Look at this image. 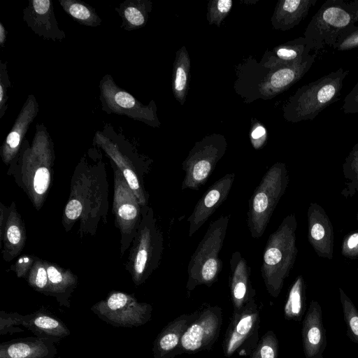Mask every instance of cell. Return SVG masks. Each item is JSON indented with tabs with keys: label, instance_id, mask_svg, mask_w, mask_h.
<instances>
[{
	"label": "cell",
	"instance_id": "19",
	"mask_svg": "<svg viewBox=\"0 0 358 358\" xmlns=\"http://www.w3.org/2000/svg\"><path fill=\"white\" fill-rule=\"evenodd\" d=\"M229 265L231 299L234 311H237L255 297V290L250 280V267L240 252L236 251L231 255Z\"/></svg>",
	"mask_w": 358,
	"mask_h": 358
},
{
	"label": "cell",
	"instance_id": "22",
	"mask_svg": "<svg viewBox=\"0 0 358 358\" xmlns=\"http://www.w3.org/2000/svg\"><path fill=\"white\" fill-rule=\"evenodd\" d=\"M24 222L14 202L8 208V217L0 240L3 244L2 255L5 261L15 258L23 249L26 241Z\"/></svg>",
	"mask_w": 358,
	"mask_h": 358
},
{
	"label": "cell",
	"instance_id": "37",
	"mask_svg": "<svg viewBox=\"0 0 358 358\" xmlns=\"http://www.w3.org/2000/svg\"><path fill=\"white\" fill-rule=\"evenodd\" d=\"M325 228L320 222H315L310 227V234L311 238L316 241L323 239L325 236Z\"/></svg>",
	"mask_w": 358,
	"mask_h": 358
},
{
	"label": "cell",
	"instance_id": "15",
	"mask_svg": "<svg viewBox=\"0 0 358 358\" xmlns=\"http://www.w3.org/2000/svg\"><path fill=\"white\" fill-rule=\"evenodd\" d=\"M234 179V173H227L215 181L203 194L187 218L189 237L193 236L227 199Z\"/></svg>",
	"mask_w": 358,
	"mask_h": 358
},
{
	"label": "cell",
	"instance_id": "33",
	"mask_svg": "<svg viewBox=\"0 0 358 358\" xmlns=\"http://www.w3.org/2000/svg\"><path fill=\"white\" fill-rule=\"evenodd\" d=\"M188 66L181 63L179 64L175 72L174 90L178 95L182 96L186 89L188 71Z\"/></svg>",
	"mask_w": 358,
	"mask_h": 358
},
{
	"label": "cell",
	"instance_id": "9",
	"mask_svg": "<svg viewBox=\"0 0 358 358\" xmlns=\"http://www.w3.org/2000/svg\"><path fill=\"white\" fill-rule=\"evenodd\" d=\"M101 175L94 171H80L74 173L71 194L64 208L63 224L66 231L78 220L87 221L93 212L99 209L95 206L96 199H101Z\"/></svg>",
	"mask_w": 358,
	"mask_h": 358
},
{
	"label": "cell",
	"instance_id": "40",
	"mask_svg": "<svg viewBox=\"0 0 358 358\" xmlns=\"http://www.w3.org/2000/svg\"><path fill=\"white\" fill-rule=\"evenodd\" d=\"M266 134L265 129L263 127H258L252 132V138L254 140L259 139L264 136Z\"/></svg>",
	"mask_w": 358,
	"mask_h": 358
},
{
	"label": "cell",
	"instance_id": "30",
	"mask_svg": "<svg viewBox=\"0 0 358 358\" xmlns=\"http://www.w3.org/2000/svg\"><path fill=\"white\" fill-rule=\"evenodd\" d=\"M301 279L299 278L292 287L287 303L285 313L287 317L297 316L301 308Z\"/></svg>",
	"mask_w": 358,
	"mask_h": 358
},
{
	"label": "cell",
	"instance_id": "1",
	"mask_svg": "<svg viewBox=\"0 0 358 358\" xmlns=\"http://www.w3.org/2000/svg\"><path fill=\"white\" fill-rule=\"evenodd\" d=\"M21 151L22 188L36 210L45 200L52 181L55 152L52 141L43 124H37L31 145L23 143Z\"/></svg>",
	"mask_w": 358,
	"mask_h": 358
},
{
	"label": "cell",
	"instance_id": "8",
	"mask_svg": "<svg viewBox=\"0 0 358 358\" xmlns=\"http://www.w3.org/2000/svg\"><path fill=\"white\" fill-rule=\"evenodd\" d=\"M114 194L113 212L121 234V255L129 248L142 219V206L127 184L122 172L113 163Z\"/></svg>",
	"mask_w": 358,
	"mask_h": 358
},
{
	"label": "cell",
	"instance_id": "24",
	"mask_svg": "<svg viewBox=\"0 0 358 358\" xmlns=\"http://www.w3.org/2000/svg\"><path fill=\"white\" fill-rule=\"evenodd\" d=\"M48 276V295L57 297L62 305L69 306L67 298L77 284V277L70 271L44 261Z\"/></svg>",
	"mask_w": 358,
	"mask_h": 358
},
{
	"label": "cell",
	"instance_id": "3",
	"mask_svg": "<svg viewBox=\"0 0 358 358\" xmlns=\"http://www.w3.org/2000/svg\"><path fill=\"white\" fill-rule=\"evenodd\" d=\"M229 219V215H224L212 222L192 255L187 266L186 284L189 292L199 285L210 287L217 280L222 268L219 255Z\"/></svg>",
	"mask_w": 358,
	"mask_h": 358
},
{
	"label": "cell",
	"instance_id": "16",
	"mask_svg": "<svg viewBox=\"0 0 358 358\" xmlns=\"http://www.w3.org/2000/svg\"><path fill=\"white\" fill-rule=\"evenodd\" d=\"M94 141L122 172L141 206H147L149 196L143 184V172L137 169L134 162L120 150L117 143L103 133L97 131Z\"/></svg>",
	"mask_w": 358,
	"mask_h": 358
},
{
	"label": "cell",
	"instance_id": "28",
	"mask_svg": "<svg viewBox=\"0 0 358 358\" xmlns=\"http://www.w3.org/2000/svg\"><path fill=\"white\" fill-rule=\"evenodd\" d=\"M278 341L272 331H268L258 341L249 358H277Z\"/></svg>",
	"mask_w": 358,
	"mask_h": 358
},
{
	"label": "cell",
	"instance_id": "6",
	"mask_svg": "<svg viewBox=\"0 0 358 358\" xmlns=\"http://www.w3.org/2000/svg\"><path fill=\"white\" fill-rule=\"evenodd\" d=\"M358 22V0H327L312 17L304 33L310 50L335 45L339 36Z\"/></svg>",
	"mask_w": 358,
	"mask_h": 358
},
{
	"label": "cell",
	"instance_id": "29",
	"mask_svg": "<svg viewBox=\"0 0 358 358\" xmlns=\"http://www.w3.org/2000/svg\"><path fill=\"white\" fill-rule=\"evenodd\" d=\"M27 281L34 289L48 295V276L44 261L36 259L28 273Z\"/></svg>",
	"mask_w": 358,
	"mask_h": 358
},
{
	"label": "cell",
	"instance_id": "38",
	"mask_svg": "<svg viewBox=\"0 0 358 358\" xmlns=\"http://www.w3.org/2000/svg\"><path fill=\"white\" fill-rule=\"evenodd\" d=\"M308 338L310 343L316 345L320 340V331L317 327L311 328L308 333Z\"/></svg>",
	"mask_w": 358,
	"mask_h": 358
},
{
	"label": "cell",
	"instance_id": "25",
	"mask_svg": "<svg viewBox=\"0 0 358 358\" xmlns=\"http://www.w3.org/2000/svg\"><path fill=\"white\" fill-rule=\"evenodd\" d=\"M317 0H285L279 3L276 13L277 26L289 29L303 20Z\"/></svg>",
	"mask_w": 358,
	"mask_h": 358
},
{
	"label": "cell",
	"instance_id": "32",
	"mask_svg": "<svg viewBox=\"0 0 358 358\" xmlns=\"http://www.w3.org/2000/svg\"><path fill=\"white\" fill-rule=\"evenodd\" d=\"M11 87V82L9 80L7 62H0V118H2L5 115L8 108L7 101V91L8 88Z\"/></svg>",
	"mask_w": 358,
	"mask_h": 358
},
{
	"label": "cell",
	"instance_id": "7",
	"mask_svg": "<svg viewBox=\"0 0 358 358\" xmlns=\"http://www.w3.org/2000/svg\"><path fill=\"white\" fill-rule=\"evenodd\" d=\"M287 182V171L282 163L273 164L263 176L248 203L247 221L252 238L263 236Z\"/></svg>",
	"mask_w": 358,
	"mask_h": 358
},
{
	"label": "cell",
	"instance_id": "11",
	"mask_svg": "<svg viewBox=\"0 0 358 358\" xmlns=\"http://www.w3.org/2000/svg\"><path fill=\"white\" fill-rule=\"evenodd\" d=\"M260 322V308L254 298L239 310L234 311L222 343L223 354L231 357L243 351L254 341L257 343Z\"/></svg>",
	"mask_w": 358,
	"mask_h": 358
},
{
	"label": "cell",
	"instance_id": "10",
	"mask_svg": "<svg viewBox=\"0 0 358 358\" xmlns=\"http://www.w3.org/2000/svg\"><path fill=\"white\" fill-rule=\"evenodd\" d=\"M100 318L115 326L137 327L151 317L150 304L138 302L135 297L120 292H112L92 308Z\"/></svg>",
	"mask_w": 358,
	"mask_h": 358
},
{
	"label": "cell",
	"instance_id": "42",
	"mask_svg": "<svg viewBox=\"0 0 358 358\" xmlns=\"http://www.w3.org/2000/svg\"><path fill=\"white\" fill-rule=\"evenodd\" d=\"M350 325L353 333L358 336V317H352L350 321Z\"/></svg>",
	"mask_w": 358,
	"mask_h": 358
},
{
	"label": "cell",
	"instance_id": "35",
	"mask_svg": "<svg viewBox=\"0 0 358 358\" xmlns=\"http://www.w3.org/2000/svg\"><path fill=\"white\" fill-rule=\"evenodd\" d=\"M36 259L33 256L22 255L17 259L12 268L18 278L24 277L30 271Z\"/></svg>",
	"mask_w": 358,
	"mask_h": 358
},
{
	"label": "cell",
	"instance_id": "4",
	"mask_svg": "<svg viewBox=\"0 0 358 358\" xmlns=\"http://www.w3.org/2000/svg\"><path fill=\"white\" fill-rule=\"evenodd\" d=\"M349 72L340 67L300 87L285 108L286 117L293 122L315 119L340 100L343 81Z\"/></svg>",
	"mask_w": 358,
	"mask_h": 358
},
{
	"label": "cell",
	"instance_id": "26",
	"mask_svg": "<svg viewBox=\"0 0 358 358\" xmlns=\"http://www.w3.org/2000/svg\"><path fill=\"white\" fill-rule=\"evenodd\" d=\"M59 3L64 10L80 24L98 27L101 19L89 5L75 0H60Z\"/></svg>",
	"mask_w": 358,
	"mask_h": 358
},
{
	"label": "cell",
	"instance_id": "2",
	"mask_svg": "<svg viewBox=\"0 0 358 358\" xmlns=\"http://www.w3.org/2000/svg\"><path fill=\"white\" fill-rule=\"evenodd\" d=\"M295 229L294 216H287L269 236L263 252L261 274L266 290L273 297L279 294L294 261Z\"/></svg>",
	"mask_w": 358,
	"mask_h": 358
},
{
	"label": "cell",
	"instance_id": "36",
	"mask_svg": "<svg viewBox=\"0 0 358 358\" xmlns=\"http://www.w3.org/2000/svg\"><path fill=\"white\" fill-rule=\"evenodd\" d=\"M345 250L347 254H358V233L352 234L345 242Z\"/></svg>",
	"mask_w": 358,
	"mask_h": 358
},
{
	"label": "cell",
	"instance_id": "12",
	"mask_svg": "<svg viewBox=\"0 0 358 358\" xmlns=\"http://www.w3.org/2000/svg\"><path fill=\"white\" fill-rule=\"evenodd\" d=\"M222 324V310L217 306L199 308L196 318L184 332L178 355L210 350L217 341Z\"/></svg>",
	"mask_w": 358,
	"mask_h": 358
},
{
	"label": "cell",
	"instance_id": "21",
	"mask_svg": "<svg viewBox=\"0 0 358 358\" xmlns=\"http://www.w3.org/2000/svg\"><path fill=\"white\" fill-rule=\"evenodd\" d=\"M52 342L47 338H29L3 343L0 358H52L56 353Z\"/></svg>",
	"mask_w": 358,
	"mask_h": 358
},
{
	"label": "cell",
	"instance_id": "41",
	"mask_svg": "<svg viewBox=\"0 0 358 358\" xmlns=\"http://www.w3.org/2000/svg\"><path fill=\"white\" fill-rule=\"evenodd\" d=\"M7 31L3 24L0 22V45L1 47H3L6 41Z\"/></svg>",
	"mask_w": 358,
	"mask_h": 358
},
{
	"label": "cell",
	"instance_id": "18",
	"mask_svg": "<svg viewBox=\"0 0 358 358\" xmlns=\"http://www.w3.org/2000/svg\"><path fill=\"white\" fill-rule=\"evenodd\" d=\"M38 110L39 106L35 96L30 94L1 147L0 154L4 164H8L17 157L23 144L24 137Z\"/></svg>",
	"mask_w": 358,
	"mask_h": 358
},
{
	"label": "cell",
	"instance_id": "39",
	"mask_svg": "<svg viewBox=\"0 0 358 358\" xmlns=\"http://www.w3.org/2000/svg\"><path fill=\"white\" fill-rule=\"evenodd\" d=\"M232 1L231 0H219L217 2V9L219 13L226 14L231 9Z\"/></svg>",
	"mask_w": 358,
	"mask_h": 358
},
{
	"label": "cell",
	"instance_id": "20",
	"mask_svg": "<svg viewBox=\"0 0 358 358\" xmlns=\"http://www.w3.org/2000/svg\"><path fill=\"white\" fill-rule=\"evenodd\" d=\"M199 313V309L191 314H182L163 328L154 341V358H173L178 355L182 336Z\"/></svg>",
	"mask_w": 358,
	"mask_h": 358
},
{
	"label": "cell",
	"instance_id": "5",
	"mask_svg": "<svg viewBox=\"0 0 358 358\" xmlns=\"http://www.w3.org/2000/svg\"><path fill=\"white\" fill-rule=\"evenodd\" d=\"M127 269L136 285L144 283L159 265L164 249L163 234L153 209L142 206V219L132 241Z\"/></svg>",
	"mask_w": 358,
	"mask_h": 358
},
{
	"label": "cell",
	"instance_id": "27",
	"mask_svg": "<svg viewBox=\"0 0 358 358\" xmlns=\"http://www.w3.org/2000/svg\"><path fill=\"white\" fill-rule=\"evenodd\" d=\"M116 10L122 18V27L126 30L139 28L145 22V15L138 1L127 0Z\"/></svg>",
	"mask_w": 358,
	"mask_h": 358
},
{
	"label": "cell",
	"instance_id": "23",
	"mask_svg": "<svg viewBox=\"0 0 358 358\" xmlns=\"http://www.w3.org/2000/svg\"><path fill=\"white\" fill-rule=\"evenodd\" d=\"M22 325L40 338L52 341H59L69 334V329L61 320L41 310L23 316Z\"/></svg>",
	"mask_w": 358,
	"mask_h": 358
},
{
	"label": "cell",
	"instance_id": "31",
	"mask_svg": "<svg viewBox=\"0 0 358 358\" xmlns=\"http://www.w3.org/2000/svg\"><path fill=\"white\" fill-rule=\"evenodd\" d=\"M358 48V26L352 25L339 36L334 49L338 51Z\"/></svg>",
	"mask_w": 358,
	"mask_h": 358
},
{
	"label": "cell",
	"instance_id": "17",
	"mask_svg": "<svg viewBox=\"0 0 358 358\" xmlns=\"http://www.w3.org/2000/svg\"><path fill=\"white\" fill-rule=\"evenodd\" d=\"M23 20L35 34L45 39L62 41L66 36L58 27L50 0H29L23 10Z\"/></svg>",
	"mask_w": 358,
	"mask_h": 358
},
{
	"label": "cell",
	"instance_id": "13",
	"mask_svg": "<svg viewBox=\"0 0 358 358\" xmlns=\"http://www.w3.org/2000/svg\"><path fill=\"white\" fill-rule=\"evenodd\" d=\"M99 89L102 109L107 113L123 115L152 126L157 125L151 108L143 106L133 95L119 87L110 75L103 77Z\"/></svg>",
	"mask_w": 358,
	"mask_h": 358
},
{
	"label": "cell",
	"instance_id": "14",
	"mask_svg": "<svg viewBox=\"0 0 358 358\" xmlns=\"http://www.w3.org/2000/svg\"><path fill=\"white\" fill-rule=\"evenodd\" d=\"M223 152L222 147L213 144L194 148L183 163L185 177L181 189L199 190L208 181Z\"/></svg>",
	"mask_w": 358,
	"mask_h": 358
},
{
	"label": "cell",
	"instance_id": "34",
	"mask_svg": "<svg viewBox=\"0 0 358 358\" xmlns=\"http://www.w3.org/2000/svg\"><path fill=\"white\" fill-rule=\"evenodd\" d=\"M342 110L345 114L358 113V82L344 98Z\"/></svg>",
	"mask_w": 358,
	"mask_h": 358
}]
</instances>
